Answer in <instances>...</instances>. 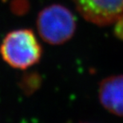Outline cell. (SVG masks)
<instances>
[{"mask_svg": "<svg viewBox=\"0 0 123 123\" xmlns=\"http://www.w3.org/2000/svg\"><path fill=\"white\" fill-rule=\"evenodd\" d=\"M86 20L98 26H107L123 15V0H73Z\"/></svg>", "mask_w": 123, "mask_h": 123, "instance_id": "cell-3", "label": "cell"}, {"mask_svg": "<svg viewBox=\"0 0 123 123\" xmlns=\"http://www.w3.org/2000/svg\"><path fill=\"white\" fill-rule=\"evenodd\" d=\"M17 3L14 2L13 3V9L14 11L18 12V14H20L21 11H25L26 7L27 6V5L25 3V0H15Z\"/></svg>", "mask_w": 123, "mask_h": 123, "instance_id": "cell-6", "label": "cell"}, {"mask_svg": "<svg viewBox=\"0 0 123 123\" xmlns=\"http://www.w3.org/2000/svg\"><path fill=\"white\" fill-rule=\"evenodd\" d=\"M37 29L46 43L61 45L70 40L74 34L75 17L62 5H50L39 12L37 18Z\"/></svg>", "mask_w": 123, "mask_h": 123, "instance_id": "cell-2", "label": "cell"}, {"mask_svg": "<svg viewBox=\"0 0 123 123\" xmlns=\"http://www.w3.org/2000/svg\"><path fill=\"white\" fill-rule=\"evenodd\" d=\"M101 104L110 114L123 117V74L105 78L99 84Z\"/></svg>", "mask_w": 123, "mask_h": 123, "instance_id": "cell-4", "label": "cell"}, {"mask_svg": "<svg viewBox=\"0 0 123 123\" xmlns=\"http://www.w3.org/2000/svg\"><path fill=\"white\" fill-rule=\"evenodd\" d=\"M114 31L115 36L123 41V15L114 22Z\"/></svg>", "mask_w": 123, "mask_h": 123, "instance_id": "cell-5", "label": "cell"}, {"mask_svg": "<svg viewBox=\"0 0 123 123\" xmlns=\"http://www.w3.org/2000/svg\"><path fill=\"white\" fill-rule=\"evenodd\" d=\"M0 55L10 66L26 70L41 59L43 49L34 33L23 28L9 32L0 45Z\"/></svg>", "mask_w": 123, "mask_h": 123, "instance_id": "cell-1", "label": "cell"}]
</instances>
